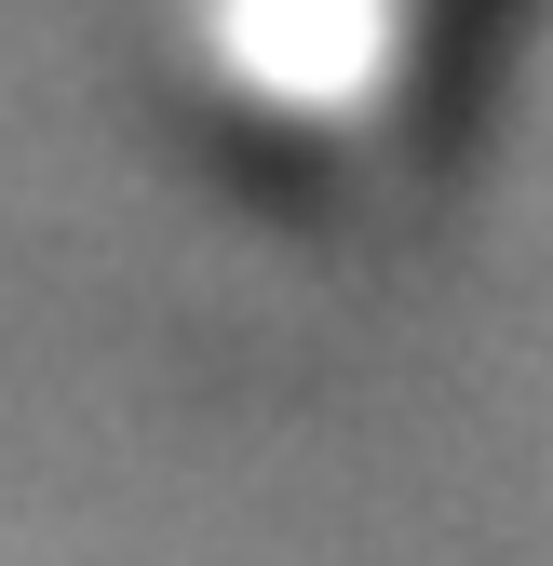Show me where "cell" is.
Returning a JSON list of instances; mask_svg holds the SVG:
<instances>
[{"instance_id":"cell-1","label":"cell","mask_w":553,"mask_h":566,"mask_svg":"<svg viewBox=\"0 0 553 566\" xmlns=\"http://www.w3.org/2000/svg\"><path fill=\"white\" fill-rule=\"evenodd\" d=\"M513 0H202V67L324 163H446L500 95Z\"/></svg>"}]
</instances>
